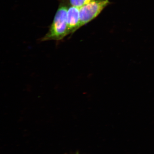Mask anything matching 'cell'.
Listing matches in <instances>:
<instances>
[{
  "mask_svg": "<svg viewBox=\"0 0 154 154\" xmlns=\"http://www.w3.org/2000/svg\"><path fill=\"white\" fill-rule=\"evenodd\" d=\"M69 5L66 0L61 1L49 30L42 38L41 41L51 40L59 41L68 35L67 14Z\"/></svg>",
  "mask_w": 154,
  "mask_h": 154,
  "instance_id": "cell-1",
  "label": "cell"
},
{
  "mask_svg": "<svg viewBox=\"0 0 154 154\" xmlns=\"http://www.w3.org/2000/svg\"><path fill=\"white\" fill-rule=\"evenodd\" d=\"M109 3V0H94L80 8V27L96 18Z\"/></svg>",
  "mask_w": 154,
  "mask_h": 154,
  "instance_id": "cell-2",
  "label": "cell"
},
{
  "mask_svg": "<svg viewBox=\"0 0 154 154\" xmlns=\"http://www.w3.org/2000/svg\"><path fill=\"white\" fill-rule=\"evenodd\" d=\"M67 26L69 35L74 33L81 27L80 9L70 5L68 7L67 14Z\"/></svg>",
  "mask_w": 154,
  "mask_h": 154,
  "instance_id": "cell-3",
  "label": "cell"
},
{
  "mask_svg": "<svg viewBox=\"0 0 154 154\" xmlns=\"http://www.w3.org/2000/svg\"><path fill=\"white\" fill-rule=\"evenodd\" d=\"M94 0H66L69 5L80 8Z\"/></svg>",
  "mask_w": 154,
  "mask_h": 154,
  "instance_id": "cell-4",
  "label": "cell"
}]
</instances>
